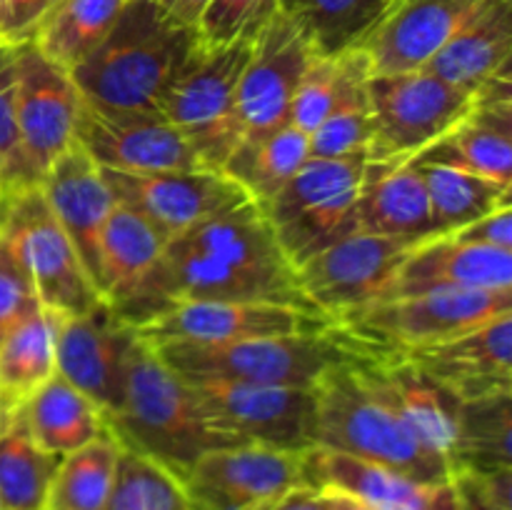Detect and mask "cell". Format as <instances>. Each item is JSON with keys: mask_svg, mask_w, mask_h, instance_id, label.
Here are the masks:
<instances>
[{"mask_svg": "<svg viewBox=\"0 0 512 510\" xmlns=\"http://www.w3.org/2000/svg\"><path fill=\"white\" fill-rule=\"evenodd\" d=\"M163 260L175 303L235 300L315 310L253 200L230 205L175 235L165 243Z\"/></svg>", "mask_w": 512, "mask_h": 510, "instance_id": "cell-1", "label": "cell"}, {"mask_svg": "<svg viewBox=\"0 0 512 510\" xmlns=\"http://www.w3.org/2000/svg\"><path fill=\"white\" fill-rule=\"evenodd\" d=\"M105 423L120 448L153 460L178 480L200 455L230 445L208 425L188 380L170 370L143 338L130 353L118 408Z\"/></svg>", "mask_w": 512, "mask_h": 510, "instance_id": "cell-2", "label": "cell"}, {"mask_svg": "<svg viewBox=\"0 0 512 510\" xmlns=\"http://www.w3.org/2000/svg\"><path fill=\"white\" fill-rule=\"evenodd\" d=\"M198 33L173 23L153 0H128L110 33L73 70L88 103L110 110H153Z\"/></svg>", "mask_w": 512, "mask_h": 510, "instance_id": "cell-3", "label": "cell"}, {"mask_svg": "<svg viewBox=\"0 0 512 510\" xmlns=\"http://www.w3.org/2000/svg\"><path fill=\"white\" fill-rule=\"evenodd\" d=\"M313 400V448L350 455L428 483L450 480L448 463L430 455L413 438L360 373L358 358L330 368L313 385Z\"/></svg>", "mask_w": 512, "mask_h": 510, "instance_id": "cell-4", "label": "cell"}, {"mask_svg": "<svg viewBox=\"0 0 512 510\" xmlns=\"http://www.w3.org/2000/svg\"><path fill=\"white\" fill-rule=\"evenodd\" d=\"M150 348L185 380H230L310 390L330 368L358 358L368 345L335 323L323 333L233 343H150Z\"/></svg>", "mask_w": 512, "mask_h": 510, "instance_id": "cell-5", "label": "cell"}, {"mask_svg": "<svg viewBox=\"0 0 512 510\" xmlns=\"http://www.w3.org/2000/svg\"><path fill=\"white\" fill-rule=\"evenodd\" d=\"M253 40L195 43L160 95L158 113L178 130L208 170H220L243 138L238 83Z\"/></svg>", "mask_w": 512, "mask_h": 510, "instance_id": "cell-6", "label": "cell"}, {"mask_svg": "<svg viewBox=\"0 0 512 510\" xmlns=\"http://www.w3.org/2000/svg\"><path fill=\"white\" fill-rule=\"evenodd\" d=\"M15 148L0 193L40 185L55 160L75 143L83 95L68 70L38 53L30 40L13 45Z\"/></svg>", "mask_w": 512, "mask_h": 510, "instance_id": "cell-7", "label": "cell"}, {"mask_svg": "<svg viewBox=\"0 0 512 510\" xmlns=\"http://www.w3.org/2000/svg\"><path fill=\"white\" fill-rule=\"evenodd\" d=\"M363 173L365 155L308 158L273 198L258 205L293 268L358 230L355 210Z\"/></svg>", "mask_w": 512, "mask_h": 510, "instance_id": "cell-8", "label": "cell"}, {"mask_svg": "<svg viewBox=\"0 0 512 510\" xmlns=\"http://www.w3.org/2000/svg\"><path fill=\"white\" fill-rule=\"evenodd\" d=\"M0 240L23 265L45 310L78 315L100 300L93 278L45 203L40 185L0 193Z\"/></svg>", "mask_w": 512, "mask_h": 510, "instance_id": "cell-9", "label": "cell"}, {"mask_svg": "<svg viewBox=\"0 0 512 510\" xmlns=\"http://www.w3.org/2000/svg\"><path fill=\"white\" fill-rule=\"evenodd\" d=\"M370 140L365 160H415L473 110L475 95L428 70L370 75Z\"/></svg>", "mask_w": 512, "mask_h": 510, "instance_id": "cell-10", "label": "cell"}, {"mask_svg": "<svg viewBox=\"0 0 512 510\" xmlns=\"http://www.w3.org/2000/svg\"><path fill=\"white\" fill-rule=\"evenodd\" d=\"M505 313H512V290H438L378 300L338 325L373 348L405 353L448 340Z\"/></svg>", "mask_w": 512, "mask_h": 510, "instance_id": "cell-11", "label": "cell"}, {"mask_svg": "<svg viewBox=\"0 0 512 510\" xmlns=\"http://www.w3.org/2000/svg\"><path fill=\"white\" fill-rule=\"evenodd\" d=\"M205 420L230 445L303 453L313 448V388L188 380Z\"/></svg>", "mask_w": 512, "mask_h": 510, "instance_id": "cell-12", "label": "cell"}, {"mask_svg": "<svg viewBox=\"0 0 512 510\" xmlns=\"http://www.w3.org/2000/svg\"><path fill=\"white\" fill-rule=\"evenodd\" d=\"M165 240L133 210L115 203L95 260V288L125 323L140 330L175 305L163 260Z\"/></svg>", "mask_w": 512, "mask_h": 510, "instance_id": "cell-13", "label": "cell"}, {"mask_svg": "<svg viewBox=\"0 0 512 510\" xmlns=\"http://www.w3.org/2000/svg\"><path fill=\"white\" fill-rule=\"evenodd\" d=\"M413 245L418 240L353 230L295 268L300 293L310 308L340 323L383 298Z\"/></svg>", "mask_w": 512, "mask_h": 510, "instance_id": "cell-14", "label": "cell"}, {"mask_svg": "<svg viewBox=\"0 0 512 510\" xmlns=\"http://www.w3.org/2000/svg\"><path fill=\"white\" fill-rule=\"evenodd\" d=\"M303 453L223 445L200 455L180 483L193 510H263L305 485Z\"/></svg>", "mask_w": 512, "mask_h": 510, "instance_id": "cell-15", "label": "cell"}, {"mask_svg": "<svg viewBox=\"0 0 512 510\" xmlns=\"http://www.w3.org/2000/svg\"><path fill=\"white\" fill-rule=\"evenodd\" d=\"M75 145L113 173H170L200 170V160L183 135L153 110H110L80 103Z\"/></svg>", "mask_w": 512, "mask_h": 510, "instance_id": "cell-16", "label": "cell"}, {"mask_svg": "<svg viewBox=\"0 0 512 510\" xmlns=\"http://www.w3.org/2000/svg\"><path fill=\"white\" fill-rule=\"evenodd\" d=\"M335 320L318 310L280 303L180 300L138 335L148 343H233L250 338L323 333Z\"/></svg>", "mask_w": 512, "mask_h": 510, "instance_id": "cell-17", "label": "cell"}, {"mask_svg": "<svg viewBox=\"0 0 512 510\" xmlns=\"http://www.w3.org/2000/svg\"><path fill=\"white\" fill-rule=\"evenodd\" d=\"M103 178L115 203L133 210L168 243L220 210L250 200L220 170H170V173H113Z\"/></svg>", "mask_w": 512, "mask_h": 510, "instance_id": "cell-18", "label": "cell"}, {"mask_svg": "<svg viewBox=\"0 0 512 510\" xmlns=\"http://www.w3.org/2000/svg\"><path fill=\"white\" fill-rule=\"evenodd\" d=\"M140 340L105 300L78 315H60L55 373L88 395L108 418L123 393L125 365Z\"/></svg>", "mask_w": 512, "mask_h": 510, "instance_id": "cell-19", "label": "cell"}, {"mask_svg": "<svg viewBox=\"0 0 512 510\" xmlns=\"http://www.w3.org/2000/svg\"><path fill=\"white\" fill-rule=\"evenodd\" d=\"M313 58L303 33L278 10L253 38L240 73L238 123L243 138L288 123L293 95Z\"/></svg>", "mask_w": 512, "mask_h": 510, "instance_id": "cell-20", "label": "cell"}, {"mask_svg": "<svg viewBox=\"0 0 512 510\" xmlns=\"http://www.w3.org/2000/svg\"><path fill=\"white\" fill-rule=\"evenodd\" d=\"M403 355L458 403L512 393V313Z\"/></svg>", "mask_w": 512, "mask_h": 510, "instance_id": "cell-21", "label": "cell"}, {"mask_svg": "<svg viewBox=\"0 0 512 510\" xmlns=\"http://www.w3.org/2000/svg\"><path fill=\"white\" fill-rule=\"evenodd\" d=\"M488 0H398L363 50L373 75L423 70Z\"/></svg>", "mask_w": 512, "mask_h": 510, "instance_id": "cell-22", "label": "cell"}, {"mask_svg": "<svg viewBox=\"0 0 512 510\" xmlns=\"http://www.w3.org/2000/svg\"><path fill=\"white\" fill-rule=\"evenodd\" d=\"M438 290H512V250L435 235L408 250L380 300Z\"/></svg>", "mask_w": 512, "mask_h": 510, "instance_id": "cell-23", "label": "cell"}, {"mask_svg": "<svg viewBox=\"0 0 512 510\" xmlns=\"http://www.w3.org/2000/svg\"><path fill=\"white\" fill-rule=\"evenodd\" d=\"M305 485L335 490L373 510H460L450 480L428 483L325 448L303 453Z\"/></svg>", "mask_w": 512, "mask_h": 510, "instance_id": "cell-24", "label": "cell"}, {"mask_svg": "<svg viewBox=\"0 0 512 510\" xmlns=\"http://www.w3.org/2000/svg\"><path fill=\"white\" fill-rule=\"evenodd\" d=\"M423 158L460 165L512 188V73L485 83L475 93L473 110Z\"/></svg>", "mask_w": 512, "mask_h": 510, "instance_id": "cell-25", "label": "cell"}, {"mask_svg": "<svg viewBox=\"0 0 512 510\" xmlns=\"http://www.w3.org/2000/svg\"><path fill=\"white\" fill-rule=\"evenodd\" d=\"M40 190L95 283L100 235L115 208L103 170L73 143L43 175Z\"/></svg>", "mask_w": 512, "mask_h": 510, "instance_id": "cell-26", "label": "cell"}, {"mask_svg": "<svg viewBox=\"0 0 512 510\" xmlns=\"http://www.w3.org/2000/svg\"><path fill=\"white\" fill-rule=\"evenodd\" d=\"M358 230L405 240L438 235L425 183L415 160H365L360 183Z\"/></svg>", "mask_w": 512, "mask_h": 510, "instance_id": "cell-27", "label": "cell"}, {"mask_svg": "<svg viewBox=\"0 0 512 510\" xmlns=\"http://www.w3.org/2000/svg\"><path fill=\"white\" fill-rule=\"evenodd\" d=\"M512 0H488L423 70L475 95L485 83L510 75Z\"/></svg>", "mask_w": 512, "mask_h": 510, "instance_id": "cell-28", "label": "cell"}, {"mask_svg": "<svg viewBox=\"0 0 512 510\" xmlns=\"http://www.w3.org/2000/svg\"><path fill=\"white\" fill-rule=\"evenodd\" d=\"M310 158V135L285 123L240 138L220 173L233 180L255 205L273 198Z\"/></svg>", "mask_w": 512, "mask_h": 510, "instance_id": "cell-29", "label": "cell"}, {"mask_svg": "<svg viewBox=\"0 0 512 510\" xmlns=\"http://www.w3.org/2000/svg\"><path fill=\"white\" fill-rule=\"evenodd\" d=\"M20 413L35 443L60 458L108 430L103 410L58 373L20 405Z\"/></svg>", "mask_w": 512, "mask_h": 510, "instance_id": "cell-30", "label": "cell"}, {"mask_svg": "<svg viewBox=\"0 0 512 510\" xmlns=\"http://www.w3.org/2000/svg\"><path fill=\"white\" fill-rule=\"evenodd\" d=\"M398 0H280L278 10L303 33L315 55L363 48Z\"/></svg>", "mask_w": 512, "mask_h": 510, "instance_id": "cell-31", "label": "cell"}, {"mask_svg": "<svg viewBox=\"0 0 512 510\" xmlns=\"http://www.w3.org/2000/svg\"><path fill=\"white\" fill-rule=\"evenodd\" d=\"M60 315L38 308L0 340V413L20 408L55 375Z\"/></svg>", "mask_w": 512, "mask_h": 510, "instance_id": "cell-32", "label": "cell"}, {"mask_svg": "<svg viewBox=\"0 0 512 510\" xmlns=\"http://www.w3.org/2000/svg\"><path fill=\"white\" fill-rule=\"evenodd\" d=\"M58 463L35 443L20 408L0 413V510H45Z\"/></svg>", "mask_w": 512, "mask_h": 510, "instance_id": "cell-33", "label": "cell"}, {"mask_svg": "<svg viewBox=\"0 0 512 510\" xmlns=\"http://www.w3.org/2000/svg\"><path fill=\"white\" fill-rule=\"evenodd\" d=\"M128 0H60L43 15L30 43L43 58L73 70L110 33Z\"/></svg>", "mask_w": 512, "mask_h": 510, "instance_id": "cell-34", "label": "cell"}, {"mask_svg": "<svg viewBox=\"0 0 512 510\" xmlns=\"http://www.w3.org/2000/svg\"><path fill=\"white\" fill-rule=\"evenodd\" d=\"M420 178L425 183L430 210H433L438 235H450L490 210L510 203V190L493 180L475 175L460 165L433 158H415Z\"/></svg>", "mask_w": 512, "mask_h": 510, "instance_id": "cell-35", "label": "cell"}, {"mask_svg": "<svg viewBox=\"0 0 512 510\" xmlns=\"http://www.w3.org/2000/svg\"><path fill=\"white\" fill-rule=\"evenodd\" d=\"M453 470H512V393L460 403Z\"/></svg>", "mask_w": 512, "mask_h": 510, "instance_id": "cell-36", "label": "cell"}, {"mask_svg": "<svg viewBox=\"0 0 512 510\" xmlns=\"http://www.w3.org/2000/svg\"><path fill=\"white\" fill-rule=\"evenodd\" d=\"M120 443L110 430L63 455L53 475L45 510H103L115 483Z\"/></svg>", "mask_w": 512, "mask_h": 510, "instance_id": "cell-37", "label": "cell"}, {"mask_svg": "<svg viewBox=\"0 0 512 510\" xmlns=\"http://www.w3.org/2000/svg\"><path fill=\"white\" fill-rule=\"evenodd\" d=\"M373 75L370 63L355 70L353 78L345 85L343 95L328 118L310 135V158H358L368 153L370 140V103H368V78Z\"/></svg>", "mask_w": 512, "mask_h": 510, "instance_id": "cell-38", "label": "cell"}, {"mask_svg": "<svg viewBox=\"0 0 512 510\" xmlns=\"http://www.w3.org/2000/svg\"><path fill=\"white\" fill-rule=\"evenodd\" d=\"M365 63H370V60L363 48L340 55H315L293 95L288 123L303 133L313 135V130L328 118L333 105L338 103L355 70L363 68Z\"/></svg>", "mask_w": 512, "mask_h": 510, "instance_id": "cell-39", "label": "cell"}, {"mask_svg": "<svg viewBox=\"0 0 512 510\" xmlns=\"http://www.w3.org/2000/svg\"><path fill=\"white\" fill-rule=\"evenodd\" d=\"M103 510H193V505L173 473L123 448Z\"/></svg>", "mask_w": 512, "mask_h": 510, "instance_id": "cell-40", "label": "cell"}, {"mask_svg": "<svg viewBox=\"0 0 512 510\" xmlns=\"http://www.w3.org/2000/svg\"><path fill=\"white\" fill-rule=\"evenodd\" d=\"M278 3L280 0H210L195 33L200 43L208 45L253 40L278 13Z\"/></svg>", "mask_w": 512, "mask_h": 510, "instance_id": "cell-41", "label": "cell"}, {"mask_svg": "<svg viewBox=\"0 0 512 510\" xmlns=\"http://www.w3.org/2000/svg\"><path fill=\"white\" fill-rule=\"evenodd\" d=\"M460 510H512V470H453Z\"/></svg>", "mask_w": 512, "mask_h": 510, "instance_id": "cell-42", "label": "cell"}, {"mask_svg": "<svg viewBox=\"0 0 512 510\" xmlns=\"http://www.w3.org/2000/svg\"><path fill=\"white\" fill-rule=\"evenodd\" d=\"M38 308L43 305L38 303L28 273L0 240V340Z\"/></svg>", "mask_w": 512, "mask_h": 510, "instance_id": "cell-43", "label": "cell"}, {"mask_svg": "<svg viewBox=\"0 0 512 510\" xmlns=\"http://www.w3.org/2000/svg\"><path fill=\"white\" fill-rule=\"evenodd\" d=\"M13 93H15V60L13 45H0V180L8 173L15 148L13 125Z\"/></svg>", "mask_w": 512, "mask_h": 510, "instance_id": "cell-44", "label": "cell"}, {"mask_svg": "<svg viewBox=\"0 0 512 510\" xmlns=\"http://www.w3.org/2000/svg\"><path fill=\"white\" fill-rule=\"evenodd\" d=\"M450 238L470 245H488V248L512 250V203L490 210L483 218L473 220L465 228L450 233Z\"/></svg>", "mask_w": 512, "mask_h": 510, "instance_id": "cell-45", "label": "cell"}, {"mask_svg": "<svg viewBox=\"0 0 512 510\" xmlns=\"http://www.w3.org/2000/svg\"><path fill=\"white\" fill-rule=\"evenodd\" d=\"M53 0H5L0 15V45H18L30 40L33 30L48 13Z\"/></svg>", "mask_w": 512, "mask_h": 510, "instance_id": "cell-46", "label": "cell"}, {"mask_svg": "<svg viewBox=\"0 0 512 510\" xmlns=\"http://www.w3.org/2000/svg\"><path fill=\"white\" fill-rule=\"evenodd\" d=\"M263 510H330V503L325 490L313 488V485H300Z\"/></svg>", "mask_w": 512, "mask_h": 510, "instance_id": "cell-47", "label": "cell"}, {"mask_svg": "<svg viewBox=\"0 0 512 510\" xmlns=\"http://www.w3.org/2000/svg\"><path fill=\"white\" fill-rule=\"evenodd\" d=\"M153 3L158 5L173 23L190 30H198V23L200 18H203L205 8L210 5V0H153Z\"/></svg>", "mask_w": 512, "mask_h": 510, "instance_id": "cell-48", "label": "cell"}, {"mask_svg": "<svg viewBox=\"0 0 512 510\" xmlns=\"http://www.w3.org/2000/svg\"><path fill=\"white\" fill-rule=\"evenodd\" d=\"M325 495H328L330 510H373V508H368V505H365V503H360V500L350 498V495H345V493L325 490Z\"/></svg>", "mask_w": 512, "mask_h": 510, "instance_id": "cell-49", "label": "cell"}, {"mask_svg": "<svg viewBox=\"0 0 512 510\" xmlns=\"http://www.w3.org/2000/svg\"><path fill=\"white\" fill-rule=\"evenodd\" d=\"M3 3H5V0H0V15H3Z\"/></svg>", "mask_w": 512, "mask_h": 510, "instance_id": "cell-50", "label": "cell"}, {"mask_svg": "<svg viewBox=\"0 0 512 510\" xmlns=\"http://www.w3.org/2000/svg\"><path fill=\"white\" fill-rule=\"evenodd\" d=\"M58 3H60V0H53V3H50V8H53V5H58ZM50 8H48V10H50Z\"/></svg>", "mask_w": 512, "mask_h": 510, "instance_id": "cell-51", "label": "cell"}]
</instances>
